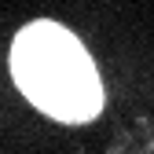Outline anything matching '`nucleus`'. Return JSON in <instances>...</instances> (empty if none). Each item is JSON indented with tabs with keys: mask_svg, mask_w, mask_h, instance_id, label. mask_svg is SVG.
<instances>
[{
	"mask_svg": "<svg viewBox=\"0 0 154 154\" xmlns=\"http://www.w3.org/2000/svg\"><path fill=\"white\" fill-rule=\"evenodd\" d=\"M11 77L22 95L55 121L85 125L103 110V85L92 55L59 22H29L11 44Z\"/></svg>",
	"mask_w": 154,
	"mask_h": 154,
	"instance_id": "f257e3e1",
	"label": "nucleus"
}]
</instances>
